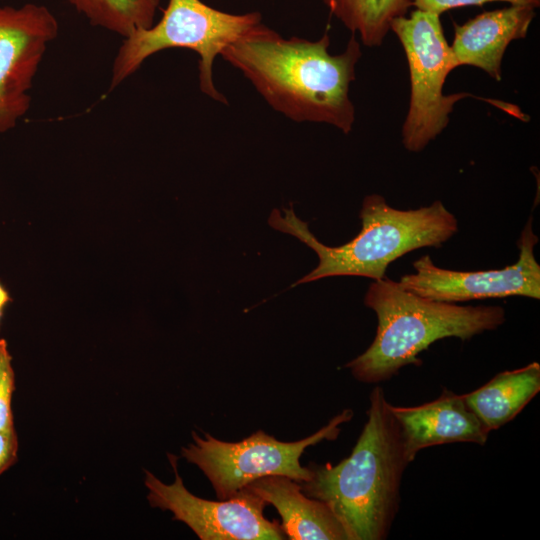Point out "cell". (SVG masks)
<instances>
[{
	"mask_svg": "<svg viewBox=\"0 0 540 540\" xmlns=\"http://www.w3.org/2000/svg\"><path fill=\"white\" fill-rule=\"evenodd\" d=\"M330 13L363 45L374 47L383 43L392 20L405 16L412 0H323Z\"/></svg>",
	"mask_w": 540,
	"mask_h": 540,
	"instance_id": "15",
	"label": "cell"
},
{
	"mask_svg": "<svg viewBox=\"0 0 540 540\" xmlns=\"http://www.w3.org/2000/svg\"><path fill=\"white\" fill-rule=\"evenodd\" d=\"M174 472L165 484L145 471L147 499L152 507L168 510L173 520L185 523L201 540H282L281 525L264 516L267 503L247 487L227 500L200 498L184 486L177 469V456L168 454Z\"/></svg>",
	"mask_w": 540,
	"mask_h": 540,
	"instance_id": "8",
	"label": "cell"
},
{
	"mask_svg": "<svg viewBox=\"0 0 540 540\" xmlns=\"http://www.w3.org/2000/svg\"><path fill=\"white\" fill-rule=\"evenodd\" d=\"M364 302L377 315L376 335L361 355L345 365L363 383H380L406 365H420L418 355L437 340H468L505 322L502 307L430 300L387 277L370 285Z\"/></svg>",
	"mask_w": 540,
	"mask_h": 540,
	"instance_id": "3",
	"label": "cell"
},
{
	"mask_svg": "<svg viewBox=\"0 0 540 540\" xmlns=\"http://www.w3.org/2000/svg\"><path fill=\"white\" fill-rule=\"evenodd\" d=\"M497 1L507 2L511 5L530 6L535 9L540 6V0H412V4L416 9L441 15L453 8L482 6Z\"/></svg>",
	"mask_w": 540,
	"mask_h": 540,
	"instance_id": "18",
	"label": "cell"
},
{
	"mask_svg": "<svg viewBox=\"0 0 540 540\" xmlns=\"http://www.w3.org/2000/svg\"><path fill=\"white\" fill-rule=\"evenodd\" d=\"M540 390V365L503 371L478 389L462 394L468 408L491 432L513 420Z\"/></svg>",
	"mask_w": 540,
	"mask_h": 540,
	"instance_id": "14",
	"label": "cell"
},
{
	"mask_svg": "<svg viewBox=\"0 0 540 540\" xmlns=\"http://www.w3.org/2000/svg\"><path fill=\"white\" fill-rule=\"evenodd\" d=\"M58 29L44 5L0 6V133L14 128L29 110L33 79Z\"/></svg>",
	"mask_w": 540,
	"mask_h": 540,
	"instance_id": "10",
	"label": "cell"
},
{
	"mask_svg": "<svg viewBox=\"0 0 540 540\" xmlns=\"http://www.w3.org/2000/svg\"><path fill=\"white\" fill-rule=\"evenodd\" d=\"M538 237L529 218L518 241L519 258L503 269L454 271L437 267L430 256L414 261L415 273L401 277L399 283L421 297L447 303L486 298L524 296L540 298V265L534 248Z\"/></svg>",
	"mask_w": 540,
	"mask_h": 540,
	"instance_id": "9",
	"label": "cell"
},
{
	"mask_svg": "<svg viewBox=\"0 0 540 540\" xmlns=\"http://www.w3.org/2000/svg\"><path fill=\"white\" fill-rule=\"evenodd\" d=\"M262 22L259 12L233 14L201 0H169L160 20L125 37L112 66L110 90L135 73L153 54L184 48L199 55V88L215 101L228 104L213 81V64L230 44Z\"/></svg>",
	"mask_w": 540,
	"mask_h": 540,
	"instance_id": "5",
	"label": "cell"
},
{
	"mask_svg": "<svg viewBox=\"0 0 540 540\" xmlns=\"http://www.w3.org/2000/svg\"><path fill=\"white\" fill-rule=\"evenodd\" d=\"M18 460V437L15 429L0 431V475Z\"/></svg>",
	"mask_w": 540,
	"mask_h": 540,
	"instance_id": "19",
	"label": "cell"
},
{
	"mask_svg": "<svg viewBox=\"0 0 540 540\" xmlns=\"http://www.w3.org/2000/svg\"><path fill=\"white\" fill-rule=\"evenodd\" d=\"M278 511L290 540H348L344 527L322 501L310 498L299 482L282 475L258 478L246 486Z\"/></svg>",
	"mask_w": 540,
	"mask_h": 540,
	"instance_id": "13",
	"label": "cell"
},
{
	"mask_svg": "<svg viewBox=\"0 0 540 540\" xmlns=\"http://www.w3.org/2000/svg\"><path fill=\"white\" fill-rule=\"evenodd\" d=\"M410 74V102L402 127V142L411 152L422 151L448 125L454 104L470 93L443 94L448 74L456 69L440 15L416 9L392 20Z\"/></svg>",
	"mask_w": 540,
	"mask_h": 540,
	"instance_id": "7",
	"label": "cell"
},
{
	"mask_svg": "<svg viewBox=\"0 0 540 540\" xmlns=\"http://www.w3.org/2000/svg\"><path fill=\"white\" fill-rule=\"evenodd\" d=\"M534 17L535 8L511 5L483 12L462 25L454 23L450 49L456 68L471 65L500 81L508 45L526 37Z\"/></svg>",
	"mask_w": 540,
	"mask_h": 540,
	"instance_id": "12",
	"label": "cell"
},
{
	"mask_svg": "<svg viewBox=\"0 0 540 540\" xmlns=\"http://www.w3.org/2000/svg\"><path fill=\"white\" fill-rule=\"evenodd\" d=\"M92 25L123 38L153 25L160 0H66Z\"/></svg>",
	"mask_w": 540,
	"mask_h": 540,
	"instance_id": "16",
	"label": "cell"
},
{
	"mask_svg": "<svg viewBox=\"0 0 540 540\" xmlns=\"http://www.w3.org/2000/svg\"><path fill=\"white\" fill-rule=\"evenodd\" d=\"M360 219L358 235L336 247L319 242L292 208H284L283 214L274 210L269 223L304 242L319 258L318 266L297 284L331 276L381 280L390 263L419 248L441 247L458 231L456 217L440 200L418 209L399 210L389 206L384 197L373 194L364 198Z\"/></svg>",
	"mask_w": 540,
	"mask_h": 540,
	"instance_id": "4",
	"label": "cell"
},
{
	"mask_svg": "<svg viewBox=\"0 0 540 540\" xmlns=\"http://www.w3.org/2000/svg\"><path fill=\"white\" fill-rule=\"evenodd\" d=\"M329 46L328 33L316 41L284 38L261 23L220 56L275 111L296 122L325 123L348 134L355 121L349 89L361 44L352 34L342 53L331 54Z\"/></svg>",
	"mask_w": 540,
	"mask_h": 540,
	"instance_id": "1",
	"label": "cell"
},
{
	"mask_svg": "<svg viewBox=\"0 0 540 540\" xmlns=\"http://www.w3.org/2000/svg\"><path fill=\"white\" fill-rule=\"evenodd\" d=\"M352 417L353 411L344 409L314 434L294 442L280 441L263 430L238 442L219 440L206 432L201 437L193 431V442L181 448V456L205 474L218 500H227L264 476L282 475L299 483L308 481L311 472L300 463L306 448L336 439L340 425Z\"/></svg>",
	"mask_w": 540,
	"mask_h": 540,
	"instance_id": "6",
	"label": "cell"
},
{
	"mask_svg": "<svg viewBox=\"0 0 540 540\" xmlns=\"http://www.w3.org/2000/svg\"><path fill=\"white\" fill-rule=\"evenodd\" d=\"M412 461L380 386L370 394L367 421L351 454L336 465L308 463L302 492L324 502L348 540H382L400 503L401 479Z\"/></svg>",
	"mask_w": 540,
	"mask_h": 540,
	"instance_id": "2",
	"label": "cell"
},
{
	"mask_svg": "<svg viewBox=\"0 0 540 540\" xmlns=\"http://www.w3.org/2000/svg\"><path fill=\"white\" fill-rule=\"evenodd\" d=\"M411 461L427 447L469 442L484 445L489 431L465 404L462 395L445 390L437 399L414 407L390 404Z\"/></svg>",
	"mask_w": 540,
	"mask_h": 540,
	"instance_id": "11",
	"label": "cell"
},
{
	"mask_svg": "<svg viewBox=\"0 0 540 540\" xmlns=\"http://www.w3.org/2000/svg\"><path fill=\"white\" fill-rule=\"evenodd\" d=\"M3 313H4V309L0 308V321H1V318L3 316Z\"/></svg>",
	"mask_w": 540,
	"mask_h": 540,
	"instance_id": "21",
	"label": "cell"
},
{
	"mask_svg": "<svg viewBox=\"0 0 540 540\" xmlns=\"http://www.w3.org/2000/svg\"><path fill=\"white\" fill-rule=\"evenodd\" d=\"M12 302V298L8 290L0 282V308L5 309V307Z\"/></svg>",
	"mask_w": 540,
	"mask_h": 540,
	"instance_id": "20",
	"label": "cell"
},
{
	"mask_svg": "<svg viewBox=\"0 0 540 540\" xmlns=\"http://www.w3.org/2000/svg\"><path fill=\"white\" fill-rule=\"evenodd\" d=\"M15 391V373L7 342L0 339V431L12 430L14 419L12 397Z\"/></svg>",
	"mask_w": 540,
	"mask_h": 540,
	"instance_id": "17",
	"label": "cell"
}]
</instances>
